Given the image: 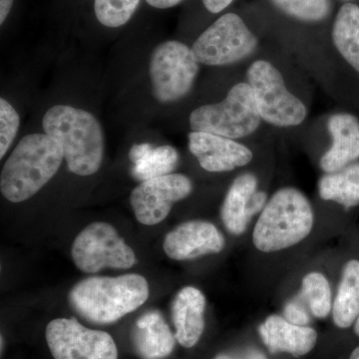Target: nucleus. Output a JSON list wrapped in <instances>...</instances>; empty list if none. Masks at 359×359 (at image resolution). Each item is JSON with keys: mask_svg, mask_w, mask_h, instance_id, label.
<instances>
[{"mask_svg": "<svg viewBox=\"0 0 359 359\" xmlns=\"http://www.w3.org/2000/svg\"><path fill=\"white\" fill-rule=\"evenodd\" d=\"M192 190V182L185 175L170 174L142 182L132 191L130 202L139 223L154 226L164 221L175 203L185 199Z\"/></svg>", "mask_w": 359, "mask_h": 359, "instance_id": "11", "label": "nucleus"}, {"mask_svg": "<svg viewBox=\"0 0 359 359\" xmlns=\"http://www.w3.org/2000/svg\"><path fill=\"white\" fill-rule=\"evenodd\" d=\"M354 332H355V334L359 337V316L355 323H354Z\"/></svg>", "mask_w": 359, "mask_h": 359, "instance_id": "33", "label": "nucleus"}, {"mask_svg": "<svg viewBox=\"0 0 359 359\" xmlns=\"http://www.w3.org/2000/svg\"><path fill=\"white\" fill-rule=\"evenodd\" d=\"M332 40L337 50L359 73V7L346 4L340 7L332 28Z\"/></svg>", "mask_w": 359, "mask_h": 359, "instance_id": "21", "label": "nucleus"}, {"mask_svg": "<svg viewBox=\"0 0 359 359\" xmlns=\"http://www.w3.org/2000/svg\"><path fill=\"white\" fill-rule=\"evenodd\" d=\"M248 81L262 119L278 127L297 126L306 117L304 104L290 93L280 71L268 61L252 63Z\"/></svg>", "mask_w": 359, "mask_h": 359, "instance_id": "6", "label": "nucleus"}, {"mask_svg": "<svg viewBox=\"0 0 359 359\" xmlns=\"http://www.w3.org/2000/svg\"><path fill=\"white\" fill-rule=\"evenodd\" d=\"M71 306L85 320L110 325L136 311L149 297L146 278L137 273L94 276L76 283L69 292Z\"/></svg>", "mask_w": 359, "mask_h": 359, "instance_id": "1", "label": "nucleus"}, {"mask_svg": "<svg viewBox=\"0 0 359 359\" xmlns=\"http://www.w3.org/2000/svg\"><path fill=\"white\" fill-rule=\"evenodd\" d=\"M146 1L155 8L166 9L178 6L183 0H146Z\"/></svg>", "mask_w": 359, "mask_h": 359, "instance_id": "30", "label": "nucleus"}, {"mask_svg": "<svg viewBox=\"0 0 359 359\" xmlns=\"http://www.w3.org/2000/svg\"><path fill=\"white\" fill-rule=\"evenodd\" d=\"M257 39L244 20L235 13L218 18L194 42L198 62L209 66L233 65L257 48Z\"/></svg>", "mask_w": 359, "mask_h": 359, "instance_id": "8", "label": "nucleus"}, {"mask_svg": "<svg viewBox=\"0 0 359 359\" xmlns=\"http://www.w3.org/2000/svg\"><path fill=\"white\" fill-rule=\"evenodd\" d=\"M63 159L60 143L49 135L23 137L2 168V196L13 203L30 199L57 173Z\"/></svg>", "mask_w": 359, "mask_h": 359, "instance_id": "2", "label": "nucleus"}, {"mask_svg": "<svg viewBox=\"0 0 359 359\" xmlns=\"http://www.w3.org/2000/svg\"><path fill=\"white\" fill-rule=\"evenodd\" d=\"M189 149L203 169L208 172H229L245 166L252 160L249 148L233 139L205 132L189 134Z\"/></svg>", "mask_w": 359, "mask_h": 359, "instance_id": "13", "label": "nucleus"}, {"mask_svg": "<svg viewBox=\"0 0 359 359\" xmlns=\"http://www.w3.org/2000/svg\"><path fill=\"white\" fill-rule=\"evenodd\" d=\"M233 0H202L205 8L212 13H219L231 6Z\"/></svg>", "mask_w": 359, "mask_h": 359, "instance_id": "29", "label": "nucleus"}, {"mask_svg": "<svg viewBox=\"0 0 359 359\" xmlns=\"http://www.w3.org/2000/svg\"><path fill=\"white\" fill-rule=\"evenodd\" d=\"M141 0H94L97 20L106 27L116 28L126 25Z\"/></svg>", "mask_w": 359, "mask_h": 359, "instance_id": "24", "label": "nucleus"}, {"mask_svg": "<svg viewBox=\"0 0 359 359\" xmlns=\"http://www.w3.org/2000/svg\"><path fill=\"white\" fill-rule=\"evenodd\" d=\"M332 145L320 159V168L334 173L359 158V121L347 113L332 115L328 120Z\"/></svg>", "mask_w": 359, "mask_h": 359, "instance_id": "16", "label": "nucleus"}, {"mask_svg": "<svg viewBox=\"0 0 359 359\" xmlns=\"http://www.w3.org/2000/svg\"><path fill=\"white\" fill-rule=\"evenodd\" d=\"M311 316H313L309 313L308 308L297 295L287 302L283 309V318L294 325L306 327L311 323Z\"/></svg>", "mask_w": 359, "mask_h": 359, "instance_id": "27", "label": "nucleus"}, {"mask_svg": "<svg viewBox=\"0 0 359 359\" xmlns=\"http://www.w3.org/2000/svg\"><path fill=\"white\" fill-rule=\"evenodd\" d=\"M226 241L214 224L207 221H189L180 224L165 237V252L175 261H188L207 255L219 254Z\"/></svg>", "mask_w": 359, "mask_h": 359, "instance_id": "12", "label": "nucleus"}, {"mask_svg": "<svg viewBox=\"0 0 359 359\" xmlns=\"http://www.w3.org/2000/svg\"><path fill=\"white\" fill-rule=\"evenodd\" d=\"M359 316V261L347 262L332 304V318L339 328H348Z\"/></svg>", "mask_w": 359, "mask_h": 359, "instance_id": "20", "label": "nucleus"}, {"mask_svg": "<svg viewBox=\"0 0 359 359\" xmlns=\"http://www.w3.org/2000/svg\"><path fill=\"white\" fill-rule=\"evenodd\" d=\"M199 62L192 48L170 40L156 46L151 55L149 74L153 95L163 103L175 102L192 89Z\"/></svg>", "mask_w": 359, "mask_h": 359, "instance_id": "7", "label": "nucleus"}, {"mask_svg": "<svg viewBox=\"0 0 359 359\" xmlns=\"http://www.w3.org/2000/svg\"><path fill=\"white\" fill-rule=\"evenodd\" d=\"M256 99L249 84L238 83L222 102L201 106L190 115L193 131L240 139L254 133L261 123Z\"/></svg>", "mask_w": 359, "mask_h": 359, "instance_id": "5", "label": "nucleus"}, {"mask_svg": "<svg viewBox=\"0 0 359 359\" xmlns=\"http://www.w3.org/2000/svg\"><path fill=\"white\" fill-rule=\"evenodd\" d=\"M132 176L138 181L172 174L179 163L178 151L169 145L153 148L150 144H136L129 153Z\"/></svg>", "mask_w": 359, "mask_h": 359, "instance_id": "19", "label": "nucleus"}, {"mask_svg": "<svg viewBox=\"0 0 359 359\" xmlns=\"http://www.w3.org/2000/svg\"><path fill=\"white\" fill-rule=\"evenodd\" d=\"M349 359H359V346L354 349L353 353L351 354V358H349Z\"/></svg>", "mask_w": 359, "mask_h": 359, "instance_id": "32", "label": "nucleus"}, {"mask_svg": "<svg viewBox=\"0 0 359 359\" xmlns=\"http://www.w3.org/2000/svg\"><path fill=\"white\" fill-rule=\"evenodd\" d=\"M20 115L4 98L0 99V158H4L20 129Z\"/></svg>", "mask_w": 359, "mask_h": 359, "instance_id": "26", "label": "nucleus"}, {"mask_svg": "<svg viewBox=\"0 0 359 359\" xmlns=\"http://www.w3.org/2000/svg\"><path fill=\"white\" fill-rule=\"evenodd\" d=\"M297 297L314 318H327L332 311V290L327 278L323 273L313 271L304 276Z\"/></svg>", "mask_w": 359, "mask_h": 359, "instance_id": "23", "label": "nucleus"}, {"mask_svg": "<svg viewBox=\"0 0 359 359\" xmlns=\"http://www.w3.org/2000/svg\"><path fill=\"white\" fill-rule=\"evenodd\" d=\"M259 334L269 353H285L295 358L313 351L318 334L313 327L294 325L278 314H271L259 327Z\"/></svg>", "mask_w": 359, "mask_h": 359, "instance_id": "14", "label": "nucleus"}, {"mask_svg": "<svg viewBox=\"0 0 359 359\" xmlns=\"http://www.w3.org/2000/svg\"><path fill=\"white\" fill-rule=\"evenodd\" d=\"M276 7L297 20L320 21L330 13V0H271Z\"/></svg>", "mask_w": 359, "mask_h": 359, "instance_id": "25", "label": "nucleus"}, {"mask_svg": "<svg viewBox=\"0 0 359 359\" xmlns=\"http://www.w3.org/2000/svg\"><path fill=\"white\" fill-rule=\"evenodd\" d=\"M257 180L252 174H244L233 182L222 205L221 217L231 235L244 233L255 216L252 198L257 192Z\"/></svg>", "mask_w": 359, "mask_h": 359, "instance_id": "18", "label": "nucleus"}, {"mask_svg": "<svg viewBox=\"0 0 359 359\" xmlns=\"http://www.w3.org/2000/svg\"><path fill=\"white\" fill-rule=\"evenodd\" d=\"M133 344L142 359H164L173 353L176 337L159 311L142 314L135 323Z\"/></svg>", "mask_w": 359, "mask_h": 359, "instance_id": "17", "label": "nucleus"}, {"mask_svg": "<svg viewBox=\"0 0 359 359\" xmlns=\"http://www.w3.org/2000/svg\"><path fill=\"white\" fill-rule=\"evenodd\" d=\"M214 359H268V358L256 347L248 346L238 351L219 353Z\"/></svg>", "mask_w": 359, "mask_h": 359, "instance_id": "28", "label": "nucleus"}, {"mask_svg": "<svg viewBox=\"0 0 359 359\" xmlns=\"http://www.w3.org/2000/svg\"><path fill=\"white\" fill-rule=\"evenodd\" d=\"M321 199L334 201L346 209L359 205V163L334 173L325 175L318 182Z\"/></svg>", "mask_w": 359, "mask_h": 359, "instance_id": "22", "label": "nucleus"}, {"mask_svg": "<svg viewBox=\"0 0 359 359\" xmlns=\"http://www.w3.org/2000/svg\"><path fill=\"white\" fill-rule=\"evenodd\" d=\"M314 215L306 196L294 188L273 194L264 205L252 233V243L263 252L289 249L313 230Z\"/></svg>", "mask_w": 359, "mask_h": 359, "instance_id": "4", "label": "nucleus"}, {"mask_svg": "<svg viewBox=\"0 0 359 359\" xmlns=\"http://www.w3.org/2000/svg\"><path fill=\"white\" fill-rule=\"evenodd\" d=\"M54 359H118L114 339L102 330H90L75 318H56L45 330Z\"/></svg>", "mask_w": 359, "mask_h": 359, "instance_id": "10", "label": "nucleus"}, {"mask_svg": "<svg viewBox=\"0 0 359 359\" xmlns=\"http://www.w3.org/2000/svg\"><path fill=\"white\" fill-rule=\"evenodd\" d=\"M205 297L197 287L180 290L172 304V320L177 341L185 348L199 342L205 330Z\"/></svg>", "mask_w": 359, "mask_h": 359, "instance_id": "15", "label": "nucleus"}, {"mask_svg": "<svg viewBox=\"0 0 359 359\" xmlns=\"http://www.w3.org/2000/svg\"><path fill=\"white\" fill-rule=\"evenodd\" d=\"M73 262L84 273L110 268L128 269L136 264L132 248L107 223H92L77 236L72 245Z\"/></svg>", "mask_w": 359, "mask_h": 359, "instance_id": "9", "label": "nucleus"}, {"mask_svg": "<svg viewBox=\"0 0 359 359\" xmlns=\"http://www.w3.org/2000/svg\"><path fill=\"white\" fill-rule=\"evenodd\" d=\"M13 0H0V25H4L7 16L11 13Z\"/></svg>", "mask_w": 359, "mask_h": 359, "instance_id": "31", "label": "nucleus"}, {"mask_svg": "<svg viewBox=\"0 0 359 359\" xmlns=\"http://www.w3.org/2000/svg\"><path fill=\"white\" fill-rule=\"evenodd\" d=\"M45 134L63 149L68 169L78 176H90L100 169L104 155V134L91 113L67 105H56L42 119Z\"/></svg>", "mask_w": 359, "mask_h": 359, "instance_id": "3", "label": "nucleus"}]
</instances>
